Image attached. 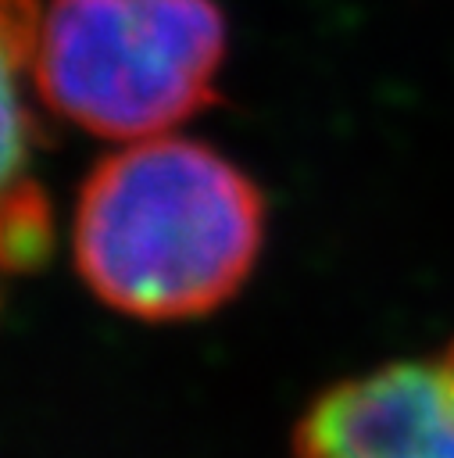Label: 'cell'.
Segmentation results:
<instances>
[{
	"instance_id": "277c9868",
	"label": "cell",
	"mask_w": 454,
	"mask_h": 458,
	"mask_svg": "<svg viewBox=\"0 0 454 458\" xmlns=\"http://www.w3.org/2000/svg\"><path fill=\"white\" fill-rule=\"evenodd\" d=\"M54 222L46 197L36 182H11L0 193V268L32 272L50 258Z\"/></svg>"
},
{
	"instance_id": "8992f818",
	"label": "cell",
	"mask_w": 454,
	"mask_h": 458,
	"mask_svg": "<svg viewBox=\"0 0 454 458\" xmlns=\"http://www.w3.org/2000/svg\"><path fill=\"white\" fill-rule=\"evenodd\" d=\"M39 21H43L39 0H0V43L18 64L32 61Z\"/></svg>"
},
{
	"instance_id": "6da1fadb",
	"label": "cell",
	"mask_w": 454,
	"mask_h": 458,
	"mask_svg": "<svg viewBox=\"0 0 454 458\" xmlns=\"http://www.w3.org/2000/svg\"><path fill=\"white\" fill-rule=\"evenodd\" d=\"M265 197L207 143L150 136L100 157L71 222L82 283L114 311L175 322L222 308L254 272Z\"/></svg>"
},
{
	"instance_id": "5b68a950",
	"label": "cell",
	"mask_w": 454,
	"mask_h": 458,
	"mask_svg": "<svg viewBox=\"0 0 454 458\" xmlns=\"http://www.w3.org/2000/svg\"><path fill=\"white\" fill-rule=\"evenodd\" d=\"M18 72L21 64L0 43V193L21 179L18 172L29 157V140H32V125L18 97Z\"/></svg>"
},
{
	"instance_id": "7a4b0ae2",
	"label": "cell",
	"mask_w": 454,
	"mask_h": 458,
	"mask_svg": "<svg viewBox=\"0 0 454 458\" xmlns=\"http://www.w3.org/2000/svg\"><path fill=\"white\" fill-rule=\"evenodd\" d=\"M222 61L214 0H50L29 64L54 114L136 143L214 104Z\"/></svg>"
},
{
	"instance_id": "3957f363",
	"label": "cell",
	"mask_w": 454,
	"mask_h": 458,
	"mask_svg": "<svg viewBox=\"0 0 454 458\" xmlns=\"http://www.w3.org/2000/svg\"><path fill=\"white\" fill-rule=\"evenodd\" d=\"M290 458H454V340L325 386Z\"/></svg>"
}]
</instances>
